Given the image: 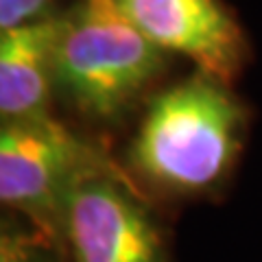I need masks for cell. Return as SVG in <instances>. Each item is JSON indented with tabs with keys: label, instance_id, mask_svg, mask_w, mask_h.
Instances as JSON below:
<instances>
[{
	"label": "cell",
	"instance_id": "cell-1",
	"mask_svg": "<svg viewBox=\"0 0 262 262\" xmlns=\"http://www.w3.org/2000/svg\"><path fill=\"white\" fill-rule=\"evenodd\" d=\"M245 134V110L229 85L201 72L151 101L129 146V164L170 194H201L232 168Z\"/></svg>",
	"mask_w": 262,
	"mask_h": 262
},
{
	"label": "cell",
	"instance_id": "cell-2",
	"mask_svg": "<svg viewBox=\"0 0 262 262\" xmlns=\"http://www.w3.org/2000/svg\"><path fill=\"white\" fill-rule=\"evenodd\" d=\"M164 55L116 0H79L61 15L57 90L83 116L114 122L160 77Z\"/></svg>",
	"mask_w": 262,
	"mask_h": 262
},
{
	"label": "cell",
	"instance_id": "cell-3",
	"mask_svg": "<svg viewBox=\"0 0 262 262\" xmlns=\"http://www.w3.org/2000/svg\"><path fill=\"white\" fill-rule=\"evenodd\" d=\"M96 177L129 179L105 151L53 116L3 125L0 201L66 249L68 201Z\"/></svg>",
	"mask_w": 262,
	"mask_h": 262
},
{
	"label": "cell",
	"instance_id": "cell-4",
	"mask_svg": "<svg viewBox=\"0 0 262 262\" xmlns=\"http://www.w3.org/2000/svg\"><path fill=\"white\" fill-rule=\"evenodd\" d=\"M66 245L72 262H168L166 245L131 179L96 177L68 201Z\"/></svg>",
	"mask_w": 262,
	"mask_h": 262
},
{
	"label": "cell",
	"instance_id": "cell-5",
	"mask_svg": "<svg viewBox=\"0 0 262 262\" xmlns=\"http://www.w3.org/2000/svg\"><path fill=\"white\" fill-rule=\"evenodd\" d=\"M164 53L190 59L201 75L229 85L247 59L243 29L221 0H116Z\"/></svg>",
	"mask_w": 262,
	"mask_h": 262
},
{
	"label": "cell",
	"instance_id": "cell-6",
	"mask_svg": "<svg viewBox=\"0 0 262 262\" xmlns=\"http://www.w3.org/2000/svg\"><path fill=\"white\" fill-rule=\"evenodd\" d=\"M61 15L0 33V116L3 125L51 118L57 92V44Z\"/></svg>",
	"mask_w": 262,
	"mask_h": 262
},
{
	"label": "cell",
	"instance_id": "cell-7",
	"mask_svg": "<svg viewBox=\"0 0 262 262\" xmlns=\"http://www.w3.org/2000/svg\"><path fill=\"white\" fill-rule=\"evenodd\" d=\"M63 256H68V249L39 232L29 221H3L0 262H61Z\"/></svg>",
	"mask_w": 262,
	"mask_h": 262
},
{
	"label": "cell",
	"instance_id": "cell-8",
	"mask_svg": "<svg viewBox=\"0 0 262 262\" xmlns=\"http://www.w3.org/2000/svg\"><path fill=\"white\" fill-rule=\"evenodd\" d=\"M61 13L55 11V0H0V33L39 24Z\"/></svg>",
	"mask_w": 262,
	"mask_h": 262
}]
</instances>
